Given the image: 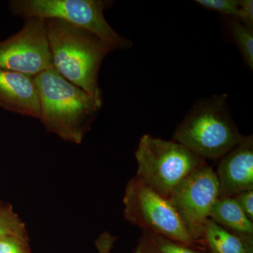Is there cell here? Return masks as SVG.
Segmentation results:
<instances>
[{"mask_svg": "<svg viewBox=\"0 0 253 253\" xmlns=\"http://www.w3.org/2000/svg\"><path fill=\"white\" fill-rule=\"evenodd\" d=\"M233 198L246 216L253 221V189L239 193Z\"/></svg>", "mask_w": 253, "mask_h": 253, "instance_id": "ac0fdd59", "label": "cell"}, {"mask_svg": "<svg viewBox=\"0 0 253 253\" xmlns=\"http://www.w3.org/2000/svg\"><path fill=\"white\" fill-rule=\"evenodd\" d=\"M116 238L108 232L103 233L96 241L98 253H111Z\"/></svg>", "mask_w": 253, "mask_h": 253, "instance_id": "ffe728a7", "label": "cell"}, {"mask_svg": "<svg viewBox=\"0 0 253 253\" xmlns=\"http://www.w3.org/2000/svg\"><path fill=\"white\" fill-rule=\"evenodd\" d=\"M0 107L39 119V94L33 76L0 70Z\"/></svg>", "mask_w": 253, "mask_h": 253, "instance_id": "30bf717a", "label": "cell"}, {"mask_svg": "<svg viewBox=\"0 0 253 253\" xmlns=\"http://www.w3.org/2000/svg\"><path fill=\"white\" fill-rule=\"evenodd\" d=\"M219 198V186L215 171L207 163L186 176L168 198L190 235L202 246L205 223Z\"/></svg>", "mask_w": 253, "mask_h": 253, "instance_id": "52a82bcc", "label": "cell"}, {"mask_svg": "<svg viewBox=\"0 0 253 253\" xmlns=\"http://www.w3.org/2000/svg\"><path fill=\"white\" fill-rule=\"evenodd\" d=\"M123 204L126 220L139 226L141 230L205 249L190 235L169 199L158 194L136 176L131 178L126 185Z\"/></svg>", "mask_w": 253, "mask_h": 253, "instance_id": "8992f818", "label": "cell"}, {"mask_svg": "<svg viewBox=\"0 0 253 253\" xmlns=\"http://www.w3.org/2000/svg\"><path fill=\"white\" fill-rule=\"evenodd\" d=\"M209 219L253 244V221L234 198L219 197L211 210Z\"/></svg>", "mask_w": 253, "mask_h": 253, "instance_id": "8fae6325", "label": "cell"}, {"mask_svg": "<svg viewBox=\"0 0 253 253\" xmlns=\"http://www.w3.org/2000/svg\"><path fill=\"white\" fill-rule=\"evenodd\" d=\"M46 39L53 68L65 79L98 99L100 68L116 49L91 32L61 20H45Z\"/></svg>", "mask_w": 253, "mask_h": 253, "instance_id": "6da1fadb", "label": "cell"}, {"mask_svg": "<svg viewBox=\"0 0 253 253\" xmlns=\"http://www.w3.org/2000/svg\"><path fill=\"white\" fill-rule=\"evenodd\" d=\"M203 246L208 253H253V244L208 219L203 229Z\"/></svg>", "mask_w": 253, "mask_h": 253, "instance_id": "7c38bea8", "label": "cell"}, {"mask_svg": "<svg viewBox=\"0 0 253 253\" xmlns=\"http://www.w3.org/2000/svg\"><path fill=\"white\" fill-rule=\"evenodd\" d=\"M24 20L19 31L0 41V70L36 77L53 68L45 20L36 17Z\"/></svg>", "mask_w": 253, "mask_h": 253, "instance_id": "ba28073f", "label": "cell"}, {"mask_svg": "<svg viewBox=\"0 0 253 253\" xmlns=\"http://www.w3.org/2000/svg\"><path fill=\"white\" fill-rule=\"evenodd\" d=\"M136 177L168 199L173 190L206 163L179 143L145 134L135 151Z\"/></svg>", "mask_w": 253, "mask_h": 253, "instance_id": "277c9868", "label": "cell"}, {"mask_svg": "<svg viewBox=\"0 0 253 253\" xmlns=\"http://www.w3.org/2000/svg\"><path fill=\"white\" fill-rule=\"evenodd\" d=\"M0 253H31L28 240L15 237L0 239Z\"/></svg>", "mask_w": 253, "mask_h": 253, "instance_id": "e0dca14e", "label": "cell"}, {"mask_svg": "<svg viewBox=\"0 0 253 253\" xmlns=\"http://www.w3.org/2000/svg\"><path fill=\"white\" fill-rule=\"evenodd\" d=\"M219 197H234L253 189V138L244 136L237 146L221 158L215 171Z\"/></svg>", "mask_w": 253, "mask_h": 253, "instance_id": "9c48e42d", "label": "cell"}, {"mask_svg": "<svg viewBox=\"0 0 253 253\" xmlns=\"http://www.w3.org/2000/svg\"><path fill=\"white\" fill-rule=\"evenodd\" d=\"M239 21L249 27H253V1L240 0Z\"/></svg>", "mask_w": 253, "mask_h": 253, "instance_id": "d6986e66", "label": "cell"}, {"mask_svg": "<svg viewBox=\"0 0 253 253\" xmlns=\"http://www.w3.org/2000/svg\"><path fill=\"white\" fill-rule=\"evenodd\" d=\"M196 2L206 9L239 19L240 0H196Z\"/></svg>", "mask_w": 253, "mask_h": 253, "instance_id": "2e32d148", "label": "cell"}, {"mask_svg": "<svg viewBox=\"0 0 253 253\" xmlns=\"http://www.w3.org/2000/svg\"><path fill=\"white\" fill-rule=\"evenodd\" d=\"M133 253H208L206 249L193 247L169 238L142 230Z\"/></svg>", "mask_w": 253, "mask_h": 253, "instance_id": "4fadbf2b", "label": "cell"}, {"mask_svg": "<svg viewBox=\"0 0 253 253\" xmlns=\"http://www.w3.org/2000/svg\"><path fill=\"white\" fill-rule=\"evenodd\" d=\"M230 31L243 59L250 69H253V29L236 18H232Z\"/></svg>", "mask_w": 253, "mask_h": 253, "instance_id": "5bb4252c", "label": "cell"}, {"mask_svg": "<svg viewBox=\"0 0 253 253\" xmlns=\"http://www.w3.org/2000/svg\"><path fill=\"white\" fill-rule=\"evenodd\" d=\"M106 4L101 0H12L9 9L13 16L23 19L61 20L91 32L116 49L130 47L131 41L120 36L106 21Z\"/></svg>", "mask_w": 253, "mask_h": 253, "instance_id": "5b68a950", "label": "cell"}, {"mask_svg": "<svg viewBox=\"0 0 253 253\" xmlns=\"http://www.w3.org/2000/svg\"><path fill=\"white\" fill-rule=\"evenodd\" d=\"M226 94L202 100L176 127L173 141L203 159H219L244 139L231 118Z\"/></svg>", "mask_w": 253, "mask_h": 253, "instance_id": "3957f363", "label": "cell"}, {"mask_svg": "<svg viewBox=\"0 0 253 253\" xmlns=\"http://www.w3.org/2000/svg\"><path fill=\"white\" fill-rule=\"evenodd\" d=\"M15 237L28 240L24 224L11 209L0 210V239Z\"/></svg>", "mask_w": 253, "mask_h": 253, "instance_id": "9a60e30c", "label": "cell"}, {"mask_svg": "<svg viewBox=\"0 0 253 253\" xmlns=\"http://www.w3.org/2000/svg\"><path fill=\"white\" fill-rule=\"evenodd\" d=\"M41 104L39 120L46 130L80 144L103 104L70 83L54 68L35 77Z\"/></svg>", "mask_w": 253, "mask_h": 253, "instance_id": "7a4b0ae2", "label": "cell"}]
</instances>
